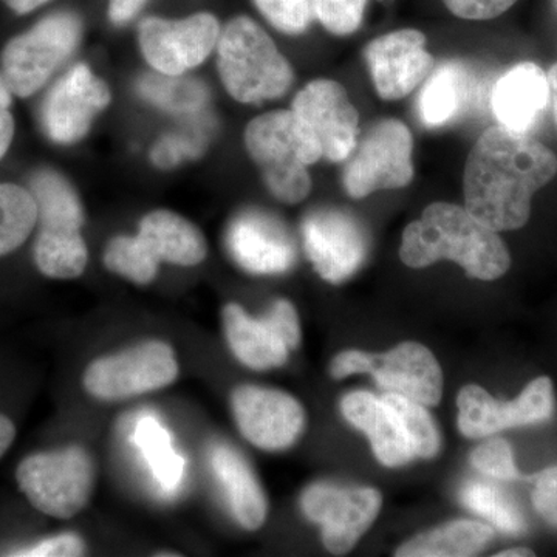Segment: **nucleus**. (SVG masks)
I'll list each match as a JSON object with an SVG mask.
<instances>
[{
    "label": "nucleus",
    "instance_id": "1a4fd4ad",
    "mask_svg": "<svg viewBox=\"0 0 557 557\" xmlns=\"http://www.w3.org/2000/svg\"><path fill=\"white\" fill-rule=\"evenodd\" d=\"M177 376L178 361L170 344L148 341L95 359L83 384L91 397L116 401L171 386Z\"/></svg>",
    "mask_w": 557,
    "mask_h": 557
},
{
    "label": "nucleus",
    "instance_id": "423d86ee",
    "mask_svg": "<svg viewBox=\"0 0 557 557\" xmlns=\"http://www.w3.org/2000/svg\"><path fill=\"white\" fill-rule=\"evenodd\" d=\"M83 30L78 14L57 11L10 39L0 54V75L11 94L28 98L42 89L78 49Z\"/></svg>",
    "mask_w": 557,
    "mask_h": 557
},
{
    "label": "nucleus",
    "instance_id": "a18cd8bd",
    "mask_svg": "<svg viewBox=\"0 0 557 557\" xmlns=\"http://www.w3.org/2000/svg\"><path fill=\"white\" fill-rule=\"evenodd\" d=\"M2 2L5 3L13 13L28 14L46 5V3L51 2V0H2Z\"/></svg>",
    "mask_w": 557,
    "mask_h": 557
},
{
    "label": "nucleus",
    "instance_id": "f03ea898",
    "mask_svg": "<svg viewBox=\"0 0 557 557\" xmlns=\"http://www.w3.org/2000/svg\"><path fill=\"white\" fill-rule=\"evenodd\" d=\"M399 258L410 269L453 260L480 281H496L511 267V256L497 231L467 208L445 201L429 205L420 220L406 226Z\"/></svg>",
    "mask_w": 557,
    "mask_h": 557
},
{
    "label": "nucleus",
    "instance_id": "a878e982",
    "mask_svg": "<svg viewBox=\"0 0 557 557\" xmlns=\"http://www.w3.org/2000/svg\"><path fill=\"white\" fill-rule=\"evenodd\" d=\"M494 539L493 527L478 520H454L410 539L395 552L398 557L475 556Z\"/></svg>",
    "mask_w": 557,
    "mask_h": 557
},
{
    "label": "nucleus",
    "instance_id": "4468645a",
    "mask_svg": "<svg viewBox=\"0 0 557 557\" xmlns=\"http://www.w3.org/2000/svg\"><path fill=\"white\" fill-rule=\"evenodd\" d=\"M304 248L319 276L341 284L354 276L369 252V237L357 218L338 208H319L302 222Z\"/></svg>",
    "mask_w": 557,
    "mask_h": 557
},
{
    "label": "nucleus",
    "instance_id": "473e14b6",
    "mask_svg": "<svg viewBox=\"0 0 557 557\" xmlns=\"http://www.w3.org/2000/svg\"><path fill=\"white\" fill-rule=\"evenodd\" d=\"M368 0H311L313 16L336 36L354 35L364 20Z\"/></svg>",
    "mask_w": 557,
    "mask_h": 557
},
{
    "label": "nucleus",
    "instance_id": "4c0bfd02",
    "mask_svg": "<svg viewBox=\"0 0 557 557\" xmlns=\"http://www.w3.org/2000/svg\"><path fill=\"white\" fill-rule=\"evenodd\" d=\"M518 0H443L446 9L465 21H491L507 13Z\"/></svg>",
    "mask_w": 557,
    "mask_h": 557
},
{
    "label": "nucleus",
    "instance_id": "c9c22d12",
    "mask_svg": "<svg viewBox=\"0 0 557 557\" xmlns=\"http://www.w3.org/2000/svg\"><path fill=\"white\" fill-rule=\"evenodd\" d=\"M533 480L531 500L534 508L545 522L557 528V467L544 469L533 475Z\"/></svg>",
    "mask_w": 557,
    "mask_h": 557
},
{
    "label": "nucleus",
    "instance_id": "dca6fc26",
    "mask_svg": "<svg viewBox=\"0 0 557 557\" xmlns=\"http://www.w3.org/2000/svg\"><path fill=\"white\" fill-rule=\"evenodd\" d=\"M231 406L242 435L259 449H287L306 426V412L298 399L276 388L237 387Z\"/></svg>",
    "mask_w": 557,
    "mask_h": 557
},
{
    "label": "nucleus",
    "instance_id": "72a5a7b5",
    "mask_svg": "<svg viewBox=\"0 0 557 557\" xmlns=\"http://www.w3.org/2000/svg\"><path fill=\"white\" fill-rule=\"evenodd\" d=\"M255 3L270 25L285 35H302L314 20L311 0H255Z\"/></svg>",
    "mask_w": 557,
    "mask_h": 557
},
{
    "label": "nucleus",
    "instance_id": "c756f323",
    "mask_svg": "<svg viewBox=\"0 0 557 557\" xmlns=\"http://www.w3.org/2000/svg\"><path fill=\"white\" fill-rule=\"evenodd\" d=\"M460 498L465 507L485 518L502 533L522 534L527 530L522 511L500 487L485 482H469L461 487Z\"/></svg>",
    "mask_w": 557,
    "mask_h": 557
},
{
    "label": "nucleus",
    "instance_id": "49530a36",
    "mask_svg": "<svg viewBox=\"0 0 557 557\" xmlns=\"http://www.w3.org/2000/svg\"><path fill=\"white\" fill-rule=\"evenodd\" d=\"M547 76L549 95H552L553 109H555V120L557 124V64L552 65V69L548 70Z\"/></svg>",
    "mask_w": 557,
    "mask_h": 557
},
{
    "label": "nucleus",
    "instance_id": "412c9836",
    "mask_svg": "<svg viewBox=\"0 0 557 557\" xmlns=\"http://www.w3.org/2000/svg\"><path fill=\"white\" fill-rule=\"evenodd\" d=\"M478 95V76L463 61L442 62L418 95V119L428 129L449 126L467 115Z\"/></svg>",
    "mask_w": 557,
    "mask_h": 557
},
{
    "label": "nucleus",
    "instance_id": "9d476101",
    "mask_svg": "<svg viewBox=\"0 0 557 557\" xmlns=\"http://www.w3.org/2000/svg\"><path fill=\"white\" fill-rule=\"evenodd\" d=\"M220 22L214 14L185 20L146 17L138 25V44L150 67L163 75H186L208 60L218 47Z\"/></svg>",
    "mask_w": 557,
    "mask_h": 557
},
{
    "label": "nucleus",
    "instance_id": "2f4dec72",
    "mask_svg": "<svg viewBox=\"0 0 557 557\" xmlns=\"http://www.w3.org/2000/svg\"><path fill=\"white\" fill-rule=\"evenodd\" d=\"M104 265L134 284L148 285L157 277L160 262L138 236H119L106 248Z\"/></svg>",
    "mask_w": 557,
    "mask_h": 557
},
{
    "label": "nucleus",
    "instance_id": "9b49d317",
    "mask_svg": "<svg viewBox=\"0 0 557 557\" xmlns=\"http://www.w3.org/2000/svg\"><path fill=\"white\" fill-rule=\"evenodd\" d=\"M458 428L468 438H485L512 428L544 423L555 412V391L548 376L531 381L511 401H498L485 388L465 386L457 398Z\"/></svg>",
    "mask_w": 557,
    "mask_h": 557
},
{
    "label": "nucleus",
    "instance_id": "aec40b11",
    "mask_svg": "<svg viewBox=\"0 0 557 557\" xmlns=\"http://www.w3.org/2000/svg\"><path fill=\"white\" fill-rule=\"evenodd\" d=\"M549 100L547 73L536 62L512 65L491 91V109L498 126L519 134H530L537 126Z\"/></svg>",
    "mask_w": 557,
    "mask_h": 557
},
{
    "label": "nucleus",
    "instance_id": "bb28decb",
    "mask_svg": "<svg viewBox=\"0 0 557 557\" xmlns=\"http://www.w3.org/2000/svg\"><path fill=\"white\" fill-rule=\"evenodd\" d=\"M132 442L148 463L157 485L164 493H175L185 478V458L175 450L170 431L159 418L148 413L139 418L132 432Z\"/></svg>",
    "mask_w": 557,
    "mask_h": 557
},
{
    "label": "nucleus",
    "instance_id": "f3484780",
    "mask_svg": "<svg viewBox=\"0 0 557 557\" xmlns=\"http://www.w3.org/2000/svg\"><path fill=\"white\" fill-rule=\"evenodd\" d=\"M426 44L423 33L403 28L370 40L366 46V64L376 94L383 100H403L426 79L434 62Z\"/></svg>",
    "mask_w": 557,
    "mask_h": 557
},
{
    "label": "nucleus",
    "instance_id": "c85d7f7f",
    "mask_svg": "<svg viewBox=\"0 0 557 557\" xmlns=\"http://www.w3.org/2000/svg\"><path fill=\"white\" fill-rule=\"evenodd\" d=\"M38 223V207L30 189L0 183V258L27 242Z\"/></svg>",
    "mask_w": 557,
    "mask_h": 557
},
{
    "label": "nucleus",
    "instance_id": "b1692460",
    "mask_svg": "<svg viewBox=\"0 0 557 557\" xmlns=\"http://www.w3.org/2000/svg\"><path fill=\"white\" fill-rule=\"evenodd\" d=\"M223 327L231 351L247 368L269 370L287 362L292 350L269 319L251 318L237 304H230L223 310Z\"/></svg>",
    "mask_w": 557,
    "mask_h": 557
},
{
    "label": "nucleus",
    "instance_id": "37998d69",
    "mask_svg": "<svg viewBox=\"0 0 557 557\" xmlns=\"http://www.w3.org/2000/svg\"><path fill=\"white\" fill-rule=\"evenodd\" d=\"M146 3L148 0H109V20L115 25L127 24L145 9Z\"/></svg>",
    "mask_w": 557,
    "mask_h": 557
},
{
    "label": "nucleus",
    "instance_id": "ddd939ff",
    "mask_svg": "<svg viewBox=\"0 0 557 557\" xmlns=\"http://www.w3.org/2000/svg\"><path fill=\"white\" fill-rule=\"evenodd\" d=\"M110 100L108 84L95 76L89 65H73L47 91L39 110L40 127L50 141L73 145L89 134Z\"/></svg>",
    "mask_w": 557,
    "mask_h": 557
},
{
    "label": "nucleus",
    "instance_id": "0eeeda50",
    "mask_svg": "<svg viewBox=\"0 0 557 557\" xmlns=\"http://www.w3.org/2000/svg\"><path fill=\"white\" fill-rule=\"evenodd\" d=\"M16 480L38 511L54 519H72L89 504L95 468L86 450L72 446L24 458Z\"/></svg>",
    "mask_w": 557,
    "mask_h": 557
},
{
    "label": "nucleus",
    "instance_id": "f8f14e48",
    "mask_svg": "<svg viewBox=\"0 0 557 557\" xmlns=\"http://www.w3.org/2000/svg\"><path fill=\"white\" fill-rule=\"evenodd\" d=\"M383 498L373 487H344L314 483L304 491L300 507L311 522L322 528V541L329 552H350L358 539L372 527Z\"/></svg>",
    "mask_w": 557,
    "mask_h": 557
},
{
    "label": "nucleus",
    "instance_id": "f257e3e1",
    "mask_svg": "<svg viewBox=\"0 0 557 557\" xmlns=\"http://www.w3.org/2000/svg\"><path fill=\"white\" fill-rule=\"evenodd\" d=\"M557 174L552 149L528 134L490 127L480 135L465 166V208L494 231L527 225L531 200Z\"/></svg>",
    "mask_w": 557,
    "mask_h": 557
},
{
    "label": "nucleus",
    "instance_id": "2eb2a0df",
    "mask_svg": "<svg viewBox=\"0 0 557 557\" xmlns=\"http://www.w3.org/2000/svg\"><path fill=\"white\" fill-rule=\"evenodd\" d=\"M292 112L317 139L325 159L343 163L354 152L359 135V113L346 89L336 81H311L296 95Z\"/></svg>",
    "mask_w": 557,
    "mask_h": 557
},
{
    "label": "nucleus",
    "instance_id": "6ab92c4d",
    "mask_svg": "<svg viewBox=\"0 0 557 557\" xmlns=\"http://www.w3.org/2000/svg\"><path fill=\"white\" fill-rule=\"evenodd\" d=\"M370 375L386 394H397L424 406H437L443 395V373L429 348L403 343L387 354L372 355Z\"/></svg>",
    "mask_w": 557,
    "mask_h": 557
},
{
    "label": "nucleus",
    "instance_id": "a19ab883",
    "mask_svg": "<svg viewBox=\"0 0 557 557\" xmlns=\"http://www.w3.org/2000/svg\"><path fill=\"white\" fill-rule=\"evenodd\" d=\"M370 369H372V355L366 351H343L332 362V375L336 380L347 379L357 373H370Z\"/></svg>",
    "mask_w": 557,
    "mask_h": 557
},
{
    "label": "nucleus",
    "instance_id": "58836bf2",
    "mask_svg": "<svg viewBox=\"0 0 557 557\" xmlns=\"http://www.w3.org/2000/svg\"><path fill=\"white\" fill-rule=\"evenodd\" d=\"M265 318L269 319L270 324L276 330L282 341L287 344L289 350L298 348L300 343L299 318L295 307H293L288 300H277V302L271 307Z\"/></svg>",
    "mask_w": 557,
    "mask_h": 557
},
{
    "label": "nucleus",
    "instance_id": "e433bc0d",
    "mask_svg": "<svg viewBox=\"0 0 557 557\" xmlns=\"http://www.w3.org/2000/svg\"><path fill=\"white\" fill-rule=\"evenodd\" d=\"M86 552L83 539L78 534L64 533L58 536L44 539L28 548L16 549L10 556L20 557H73L83 556Z\"/></svg>",
    "mask_w": 557,
    "mask_h": 557
},
{
    "label": "nucleus",
    "instance_id": "7ed1b4c3",
    "mask_svg": "<svg viewBox=\"0 0 557 557\" xmlns=\"http://www.w3.org/2000/svg\"><path fill=\"white\" fill-rule=\"evenodd\" d=\"M28 189L38 207V234L33 258L44 276L76 278L89 262L84 242L83 203L75 186L53 168H38L28 178Z\"/></svg>",
    "mask_w": 557,
    "mask_h": 557
},
{
    "label": "nucleus",
    "instance_id": "f704fd0d",
    "mask_svg": "<svg viewBox=\"0 0 557 557\" xmlns=\"http://www.w3.org/2000/svg\"><path fill=\"white\" fill-rule=\"evenodd\" d=\"M472 467L487 478L497 480H533L519 471L515 463L511 445L504 438H491L471 454Z\"/></svg>",
    "mask_w": 557,
    "mask_h": 557
},
{
    "label": "nucleus",
    "instance_id": "79ce46f5",
    "mask_svg": "<svg viewBox=\"0 0 557 557\" xmlns=\"http://www.w3.org/2000/svg\"><path fill=\"white\" fill-rule=\"evenodd\" d=\"M11 106H13V94L0 75V160L9 152L14 138V116Z\"/></svg>",
    "mask_w": 557,
    "mask_h": 557
},
{
    "label": "nucleus",
    "instance_id": "6e6552de",
    "mask_svg": "<svg viewBox=\"0 0 557 557\" xmlns=\"http://www.w3.org/2000/svg\"><path fill=\"white\" fill-rule=\"evenodd\" d=\"M413 137L403 121H376L358 139L343 172L351 199H364L381 189H398L413 180Z\"/></svg>",
    "mask_w": 557,
    "mask_h": 557
},
{
    "label": "nucleus",
    "instance_id": "39448f33",
    "mask_svg": "<svg viewBox=\"0 0 557 557\" xmlns=\"http://www.w3.org/2000/svg\"><path fill=\"white\" fill-rule=\"evenodd\" d=\"M245 148L277 200L295 205L311 190L309 168L322 157L317 139L292 110H274L249 121Z\"/></svg>",
    "mask_w": 557,
    "mask_h": 557
},
{
    "label": "nucleus",
    "instance_id": "ea45409f",
    "mask_svg": "<svg viewBox=\"0 0 557 557\" xmlns=\"http://www.w3.org/2000/svg\"><path fill=\"white\" fill-rule=\"evenodd\" d=\"M197 153H199V148L188 141V138L170 135L157 143L150 157L157 166L172 168L178 164L180 160L186 159V157H197Z\"/></svg>",
    "mask_w": 557,
    "mask_h": 557
},
{
    "label": "nucleus",
    "instance_id": "20e7f679",
    "mask_svg": "<svg viewBox=\"0 0 557 557\" xmlns=\"http://www.w3.org/2000/svg\"><path fill=\"white\" fill-rule=\"evenodd\" d=\"M215 50L220 79L231 98L242 104L277 100L295 81L287 58L251 17L231 20L220 32Z\"/></svg>",
    "mask_w": 557,
    "mask_h": 557
},
{
    "label": "nucleus",
    "instance_id": "393cba45",
    "mask_svg": "<svg viewBox=\"0 0 557 557\" xmlns=\"http://www.w3.org/2000/svg\"><path fill=\"white\" fill-rule=\"evenodd\" d=\"M211 461L234 518L245 530H258L265 522L269 504L255 472L245 458L228 446L212 450Z\"/></svg>",
    "mask_w": 557,
    "mask_h": 557
},
{
    "label": "nucleus",
    "instance_id": "7c9ffc66",
    "mask_svg": "<svg viewBox=\"0 0 557 557\" xmlns=\"http://www.w3.org/2000/svg\"><path fill=\"white\" fill-rule=\"evenodd\" d=\"M383 398L397 416L413 456L421 458L437 456L442 438L424 405L401 395L388 394V392Z\"/></svg>",
    "mask_w": 557,
    "mask_h": 557
},
{
    "label": "nucleus",
    "instance_id": "a211bd4d",
    "mask_svg": "<svg viewBox=\"0 0 557 557\" xmlns=\"http://www.w3.org/2000/svg\"><path fill=\"white\" fill-rule=\"evenodd\" d=\"M226 245L252 274H281L295 265L296 247L284 223L262 209H245L231 222Z\"/></svg>",
    "mask_w": 557,
    "mask_h": 557
},
{
    "label": "nucleus",
    "instance_id": "cd10ccee",
    "mask_svg": "<svg viewBox=\"0 0 557 557\" xmlns=\"http://www.w3.org/2000/svg\"><path fill=\"white\" fill-rule=\"evenodd\" d=\"M138 91L150 104L174 113L199 112L209 100V91L201 81L159 72L143 75Z\"/></svg>",
    "mask_w": 557,
    "mask_h": 557
},
{
    "label": "nucleus",
    "instance_id": "c03bdc74",
    "mask_svg": "<svg viewBox=\"0 0 557 557\" xmlns=\"http://www.w3.org/2000/svg\"><path fill=\"white\" fill-rule=\"evenodd\" d=\"M16 438V428L9 417L0 413V458L10 449Z\"/></svg>",
    "mask_w": 557,
    "mask_h": 557
},
{
    "label": "nucleus",
    "instance_id": "de8ad7c7",
    "mask_svg": "<svg viewBox=\"0 0 557 557\" xmlns=\"http://www.w3.org/2000/svg\"><path fill=\"white\" fill-rule=\"evenodd\" d=\"M534 556V553L530 548H512L505 549V552L498 553L497 557H527Z\"/></svg>",
    "mask_w": 557,
    "mask_h": 557
},
{
    "label": "nucleus",
    "instance_id": "5701e85b",
    "mask_svg": "<svg viewBox=\"0 0 557 557\" xmlns=\"http://www.w3.org/2000/svg\"><path fill=\"white\" fill-rule=\"evenodd\" d=\"M137 236L159 262L196 267L207 259L208 245L201 231L177 212L159 209L139 222Z\"/></svg>",
    "mask_w": 557,
    "mask_h": 557
},
{
    "label": "nucleus",
    "instance_id": "09e8293b",
    "mask_svg": "<svg viewBox=\"0 0 557 557\" xmlns=\"http://www.w3.org/2000/svg\"><path fill=\"white\" fill-rule=\"evenodd\" d=\"M553 2H555V9L557 11V0H553Z\"/></svg>",
    "mask_w": 557,
    "mask_h": 557
},
{
    "label": "nucleus",
    "instance_id": "4be33fe9",
    "mask_svg": "<svg viewBox=\"0 0 557 557\" xmlns=\"http://www.w3.org/2000/svg\"><path fill=\"white\" fill-rule=\"evenodd\" d=\"M341 410L348 423L368 435L384 467H403L416 458L397 416L384 398L364 391L351 392L343 398Z\"/></svg>",
    "mask_w": 557,
    "mask_h": 557
}]
</instances>
